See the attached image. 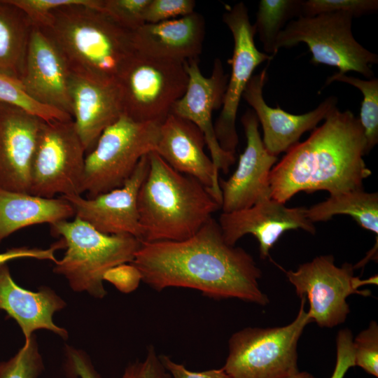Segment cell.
Masks as SVG:
<instances>
[{
	"label": "cell",
	"mask_w": 378,
	"mask_h": 378,
	"mask_svg": "<svg viewBox=\"0 0 378 378\" xmlns=\"http://www.w3.org/2000/svg\"><path fill=\"white\" fill-rule=\"evenodd\" d=\"M194 0H150L144 13L145 23H158L195 12Z\"/></svg>",
	"instance_id": "obj_35"
},
{
	"label": "cell",
	"mask_w": 378,
	"mask_h": 378,
	"mask_svg": "<svg viewBox=\"0 0 378 378\" xmlns=\"http://www.w3.org/2000/svg\"><path fill=\"white\" fill-rule=\"evenodd\" d=\"M122 378L172 377L169 372L165 369L155 347L149 346L145 359L130 363L125 369Z\"/></svg>",
	"instance_id": "obj_36"
},
{
	"label": "cell",
	"mask_w": 378,
	"mask_h": 378,
	"mask_svg": "<svg viewBox=\"0 0 378 378\" xmlns=\"http://www.w3.org/2000/svg\"><path fill=\"white\" fill-rule=\"evenodd\" d=\"M306 209L287 207L284 203L267 198L247 209L222 212L218 224L225 241L231 246H235L243 236L253 234L259 243L260 258L265 259L285 232L302 229L315 234L314 224L307 218Z\"/></svg>",
	"instance_id": "obj_16"
},
{
	"label": "cell",
	"mask_w": 378,
	"mask_h": 378,
	"mask_svg": "<svg viewBox=\"0 0 378 378\" xmlns=\"http://www.w3.org/2000/svg\"><path fill=\"white\" fill-rule=\"evenodd\" d=\"M334 81L354 86L363 94L358 120L365 137L368 154L378 143V79L373 77L369 80H363L337 72L327 78L326 85Z\"/></svg>",
	"instance_id": "obj_28"
},
{
	"label": "cell",
	"mask_w": 378,
	"mask_h": 378,
	"mask_svg": "<svg viewBox=\"0 0 378 378\" xmlns=\"http://www.w3.org/2000/svg\"><path fill=\"white\" fill-rule=\"evenodd\" d=\"M66 307L65 301L52 288L38 291L24 289L13 280L7 263L0 265V309L13 318L27 342L38 330H50L64 340L68 332L53 322L54 314Z\"/></svg>",
	"instance_id": "obj_22"
},
{
	"label": "cell",
	"mask_w": 378,
	"mask_h": 378,
	"mask_svg": "<svg viewBox=\"0 0 378 378\" xmlns=\"http://www.w3.org/2000/svg\"><path fill=\"white\" fill-rule=\"evenodd\" d=\"M223 21L232 34L234 48L232 56L227 60L231 66V74L221 111L214 125L220 147L235 154L239 143L236 118L242 94L256 67L274 57L256 48L255 29L250 22L248 8L243 2L227 8L223 15Z\"/></svg>",
	"instance_id": "obj_12"
},
{
	"label": "cell",
	"mask_w": 378,
	"mask_h": 378,
	"mask_svg": "<svg viewBox=\"0 0 378 378\" xmlns=\"http://www.w3.org/2000/svg\"><path fill=\"white\" fill-rule=\"evenodd\" d=\"M377 9V0H302L301 16L344 12L354 18L375 13Z\"/></svg>",
	"instance_id": "obj_31"
},
{
	"label": "cell",
	"mask_w": 378,
	"mask_h": 378,
	"mask_svg": "<svg viewBox=\"0 0 378 378\" xmlns=\"http://www.w3.org/2000/svg\"><path fill=\"white\" fill-rule=\"evenodd\" d=\"M353 18L351 14L344 12L300 16L281 31L276 50L304 43L312 52V64L337 67L341 74L355 71L370 79L374 77L371 65L378 63V55L355 39Z\"/></svg>",
	"instance_id": "obj_9"
},
{
	"label": "cell",
	"mask_w": 378,
	"mask_h": 378,
	"mask_svg": "<svg viewBox=\"0 0 378 378\" xmlns=\"http://www.w3.org/2000/svg\"><path fill=\"white\" fill-rule=\"evenodd\" d=\"M45 121L0 102V188L29 193L31 170Z\"/></svg>",
	"instance_id": "obj_17"
},
{
	"label": "cell",
	"mask_w": 378,
	"mask_h": 378,
	"mask_svg": "<svg viewBox=\"0 0 378 378\" xmlns=\"http://www.w3.org/2000/svg\"><path fill=\"white\" fill-rule=\"evenodd\" d=\"M286 153L270 174L271 198L284 204L302 191L334 195L362 189L372 174L363 160L366 140L358 118L337 107Z\"/></svg>",
	"instance_id": "obj_2"
},
{
	"label": "cell",
	"mask_w": 378,
	"mask_h": 378,
	"mask_svg": "<svg viewBox=\"0 0 378 378\" xmlns=\"http://www.w3.org/2000/svg\"><path fill=\"white\" fill-rule=\"evenodd\" d=\"M150 0H102L100 10L122 27L134 31L145 24L144 13Z\"/></svg>",
	"instance_id": "obj_32"
},
{
	"label": "cell",
	"mask_w": 378,
	"mask_h": 378,
	"mask_svg": "<svg viewBox=\"0 0 378 378\" xmlns=\"http://www.w3.org/2000/svg\"><path fill=\"white\" fill-rule=\"evenodd\" d=\"M205 139L190 121L169 113L161 122L155 151L174 169L206 186L220 204L219 173L204 152Z\"/></svg>",
	"instance_id": "obj_20"
},
{
	"label": "cell",
	"mask_w": 378,
	"mask_h": 378,
	"mask_svg": "<svg viewBox=\"0 0 378 378\" xmlns=\"http://www.w3.org/2000/svg\"><path fill=\"white\" fill-rule=\"evenodd\" d=\"M69 92L72 119L87 154L102 133L122 115L118 85L71 74Z\"/></svg>",
	"instance_id": "obj_21"
},
{
	"label": "cell",
	"mask_w": 378,
	"mask_h": 378,
	"mask_svg": "<svg viewBox=\"0 0 378 378\" xmlns=\"http://www.w3.org/2000/svg\"><path fill=\"white\" fill-rule=\"evenodd\" d=\"M85 155L73 120L45 122L33 159L29 193L46 198L81 195Z\"/></svg>",
	"instance_id": "obj_11"
},
{
	"label": "cell",
	"mask_w": 378,
	"mask_h": 378,
	"mask_svg": "<svg viewBox=\"0 0 378 378\" xmlns=\"http://www.w3.org/2000/svg\"><path fill=\"white\" fill-rule=\"evenodd\" d=\"M140 188L137 206L141 242L181 241L195 234L221 209L211 192L170 167L155 151Z\"/></svg>",
	"instance_id": "obj_4"
},
{
	"label": "cell",
	"mask_w": 378,
	"mask_h": 378,
	"mask_svg": "<svg viewBox=\"0 0 378 378\" xmlns=\"http://www.w3.org/2000/svg\"><path fill=\"white\" fill-rule=\"evenodd\" d=\"M131 264L141 281L157 291L187 288L215 300L237 298L262 306L270 302L259 286L262 272L253 258L228 244L213 217L186 239L141 242Z\"/></svg>",
	"instance_id": "obj_1"
},
{
	"label": "cell",
	"mask_w": 378,
	"mask_h": 378,
	"mask_svg": "<svg viewBox=\"0 0 378 378\" xmlns=\"http://www.w3.org/2000/svg\"><path fill=\"white\" fill-rule=\"evenodd\" d=\"M160 356L172 378H232L223 368L194 372L187 369L184 365L174 362L169 356L164 355Z\"/></svg>",
	"instance_id": "obj_41"
},
{
	"label": "cell",
	"mask_w": 378,
	"mask_h": 378,
	"mask_svg": "<svg viewBox=\"0 0 378 378\" xmlns=\"http://www.w3.org/2000/svg\"><path fill=\"white\" fill-rule=\"evenodd\" d=\"M148 154L143 156L132 176L120 188L93 198L61 196L74 209L75 216L106 234H130L141 241L137 200L148 171Z\"/></svg>",
	"instance_id": "obj_15"
},
{
	"label": "cell",
	"mask_w": 378,
	"mask_h": 378,
	"mask_svg": "<svg viewBox=\"0 0 378 378\" xmlns=\"http://www.w3.org/2000/svg\"><path fill=\"white\" fill-rule=\"evenodd\" d=\"M50 225L51 233L63 239L66 252L55 262L53 272L63 276L76 292L103 298L105 274L119 265L131 263L141 241L130 234H106L75 217Z\"/></svg>",
	"instance_id": "obj_5"
},
{
	"label": "cell",
	"mask_w": 378,
	"mask_h": 378,
	"mask_svg": "<svg viewBox=\"0 0 378 378\" xmlns=\"http://www.w3.org/2000/svg\"><path fill=\"white\" fill-rule=\"evenodd\" d=\"M298 314L289 324L275 328H246L231 335L223 368L232 378H290L298 372V342L312 323L300 297Z\"/></svg>",
	"instance_id": "obj_6"
},
{
	"label": "cell",
	"mask_w": 378,
	"mask_h": 378,
	"mask_svg": "<svg viewBox=\"0 0 378 378\" xmlns=\"http://www.w3.org/2000/svg\"><path fill=\"white\" fill-rule=\"evenodd\" d=\"M44 364L34 334L10 359L0 362V378H38Z\"/></svg>",
	"instance_id": "obj_30"
},
{
	"label": "cell",
	"mask_w": 378,
	"mask_h": 378,
	"mask_svg": "<svg viewBox=\"0 0 378 378\" xmlns=\"http://www.w3.org/2000/svg\"><path fill=\"white\" fill-rule=\"evenodd\" d=\"M353 335L348 328L340 330L336 337V364L330 378H343L355 366Z\"/></svg>",
	"instance_id": "obj_38"
},
{
	"label": "cell",
	"mask_w": 378,
	"mask_h": 378,
	"mask_svg": "<svg viewBox=\"0 0 378 378\" xmlns=\"http://www.w3.org/2000/svg\"><path fill=\"white\" fill-rule=\"evenodd\" d=\"M302 0H261L258 4L255 34L262 44L265 53L274 57L278 52L276 40L281 31L293 18L302 14Z\"/></svg>",
	"instance_id": "obj_27"
},
{
	"label": "cell",
	"mask_w": 378,
	"mask_h": 378,
	"mask_svg": "<svg viewBox=\"0 0 378 378\" xmlns=\"http://www.w3.org/2000/svg\"><path fill=\"white\" fill-rule=\"evenodd\" d=\"M205 34L203 16L194 12L186 16L145 23L132 31L134 50L161 57L186 62L198 59Z\"/></svg>",
	"instance_id": "obj_23"
},
{
	"label": "cell",
	"mask_w": 378,
	"mask_h": 378,
	"mask_svg": "<svg viewBox=\"0 0 378 378\" xmlns=\"http://www.w3.org/2000/svg\"><path fill=\"white\" fill-rule=\"evenodd\" d=\"M186 62L135 50L117 78L122 115L161 123L186 92Z\"/></svg>",
	"instance_id": "obj_7"
},
{
	"label": "cell",
	"mask_w": 378,
	"mask_h": 378,
	"mask_svg": "<svg viewBox=\"0 0 378 378\" xmlns=\"http://www.w3.org/2000/svg\"><path fill=\"white\" fill-rule=\"evenodd\" d=\"M75 216L64 197L46 198L0 188V242L22 228L53 223Z\"/></svg>",
	"instance_id": "obj_24"
},
{
	"label": "cell",
	"mask_w": 378,
	"mask_h": 378,
	"mask_svg": "<svg viewBox=\"0 0 378 378\" xmlns=\"http://www.w3.org/2000/svg\"><path fill=\"white\" fill-rule=\"evenodd\" d=\"M64 356V369L69 378H102L84 351L67 345Z\"/></svg>",
	"instance_id": "obj_37"
},
{
	"label": "cell",
	"mask_w": 378,
	"mask_h": 378,
	"mask_svg": "<svg viewBox=\"0 0 378 378\" xmlns=\"http://www.w3.org/2000/svg\"><path fill=\"white\" fill-rule=\"evenodd\" d=\"M332 255L316 256L300 265L297 270L285 271L297 295L309 303L307 314L321 328H332L343 323L350 312L346 302L351 294L368 296V290L359 287L377 284V276L362 280L354 275V266L348 262L338 267Z\"/></svg>",
	"instance_id": "obj_10"
},
{
	"label": "cell",
	"mask_w": 378,
	"mask_h": 378,
	"mask_svg": "<svg viewBox=\"0 0 378 378\" xmlns=\"http://www.w3.org/2000/svg\"><path fill=\"white\" fill-rule=\"evenodd\" d=\"M354 363L368 373L378 376V325L372 321L353 340Z\"/></svg>",
	"instance_id": "obj_33"
},
{
	"label": "cell",
	"mask_w": 378,
	"mask_h": 378,
	"mask_svg": "<svg viewBox=\"0 0 378 378\" xmlns=\"http://www.w3.org/2000/svg\"><path fill=\"white\" fill-rule=\"evenodd\" d=\"M160 122H138L122 115L85 155L83 193L90 199L121 187L141 158L155 151Z\"/></svg>",
	"instance_id": "obj_8"
},
{
	"label": "cell",
	"mask_w": 378,
	"mask_h": 378,
	"mask_svg": "<svg viewBox=\"0 0 378 378\" xmlns=\"http://www.w3.org/2000/svg\"><path fill=\"white\" fill-rule=\"evenodd\" d=\"M241 120L246 146L231 176L227 180L219 177L223 213L247 209L262 200L271 198L270 174L277 157L266 150L254 111L247 110Z\"/></svg>",
	"instance_id": "obj_14"
},
{
	"label": "cell",
	"mask_w": 378,
	"mask_h": 378,
	"mask_svg": "<svg viewBox=\"0 0 378 378\" xmlns=\"http://www.w3.org/2000/svg\"><path fill=\"white\" fill-rule=\"evenodd\" d=\"M290 378H316L312 374L307 372H298Z\"/></svg>",
	"instance_id": "obj_42"
},
{
	"label": "cell",
	"mask_w": 378,
	"mask_h": 378,
	"mask_svg": "<svg viewBox=\"0 0 378 378\" xmlns=\"http://www.w3.org/2000/svg\"><path fill=\"white\" fill-rule=\"evenodd\" d=\"M104 280L108 281L123 292L132 291L141 281L139 271L131 263L115 266L104 275Z\"/></svg>",
	"instance_id": "obj_40"
},
{
	"label": "cell",
	"mask_w": 378,
	"mask_h": 378,
	"mask_svg": "<svg viewBox=\"0 0 378 378\" xmlns=\"http://www.w3.org/2000/svg\"><path fill=\"white\" fill-rule=\"evenodd\" d=\"M0 102L21 108L45 122L72 120L71 115L34 101L26 93L19 80L2 74H0Z\"/></svg>",
	"instance_id": "obj_29"
},
{
	"label": "cell",
	"mask_w": 378,
	"mask_h": 378,
	"mask_svg": "<svg viewBox=\"0 0 378 378\" xmlns=\"http://www.w3.org/2000/svg\"><path fill=\"white\" fill-rule=\"evenodd\" d=\"M305 214L313 223L329 220L335 215H349L363 228L378 235V194L363 188L330 195L307 208Z\"/></svg>",
	"instance_id": "obj_26"
},
{
	"label": "cell",
	"mask_w": 378,
	"mask_h": 378,
	"mask_svg": "<svg viewBox=\"0 0 378 378\" xmlns=\"http://www.w3.org/2000/svg\"><path fill=\"white\" fill-rule=\"evenodd\" d=\"M34 24L10 0H0V74L20 81Z\"/></svg>",
	"instance_id": "obj_25"
},
{
	"label": "cell",
	"mask_w": 378,
	"mask_h": 378,
	"mask_svg": "<svg viewBox=\"0 0 378 378\" xmlns=\"http://www.w3.org/2000/svg\"><path fill=\"white\" fill-rule=\"evenodd\" d=\"M186 67L188 75L187 88L173 105L170 113L190 121L200 130L216 171L227 174L234 163L235 154L220 147L216 136L212 114L222 106L229 76L219 58L215 59L209 77L202 74L198 59L186 61Z\"/></svg>",
	"instance_id": "obj_13"
},
{
	"label": "cell",
	"mask_w": 378,
	"mask_h": 378,
	"mask_svg": "<svg viewBox=\"0 0 378 378\" xmlns=\"http://www.w3.org/2000/svg\"><path fill=\"white\" fill-rule=\"evenodd\" d=\"M64 248H65L64 242L61 238L48 248H29L26 246L11 248L4 253H0V265L18 258L46 260L52 261L55 263L57 260L55 255L56 251Z\"/></svg>",
	"instance_id": "obj_39"
},
{
	"label": "cell",
	"mask_w": 378,
	"mask_h": 378,
	"mask_svg": "<svg viewBox=\"0 0 378 378\" xmlns=\"http://www.w3.org/2000/svg\"><path fill=\"white\" fill-rule=\"evenodd\" d=\"M37 27L59 49L71 74L92 81L117 83L135 51L132 31L90 6L57 8Z\"/></svg>",
	"instance_id": "obj_3"
},
{
	"label": "cell",
	"mask_w": 378,
	"mask_h": 378,
	"mask_svg": "<svg viewBox=\"0 0 378 378\" xmlns=\"http://www.w3.org/2000/svg\"><path fill=\"white\" fill-rule=\"evenodd\" d=\"M22 9L34 25H39L53 10L66 6L83 5L100 9L102 0H10Z\"/></svg>",
	"instance_id": "obj_34"
},
{
	"label": "cell",
	"mask_w": 378,
	"mask_h": 378,
	"mask_svg": "<svg viewBox=\"0 0 378 378\" xmlns=\"http://www.w3.org/2000/svg\"><path fill=\"white\" fill-rule=\"evenodd\" d=\"M267 67L253 75L242 98L252 107L263 131V144L266 150L276 156L287 152L299 142L306 132L314 130L322 120L337 107V98L329 97L318 106L303 114L289 113L279 106L272 108L263 97V88L267 80Z\"/></svg>",
	"instance_id": "obj_18"
},
{
	"label": "cell",
	"mask_w": 378,
	"mask_h": 378,
	"mask_svg": "<svg viewBox=\"0 0 378 378\" xmlns=\"http://www.w3.org/2000/svg\"><path fill=\"white\" fill-rule=\"evenodd\" d=\"M71 72L59 49L37 26L32 29L20 82L34 101L72 117Z\"/></svg>",
	"instance_id": "obj_19"
}]
</instances>
